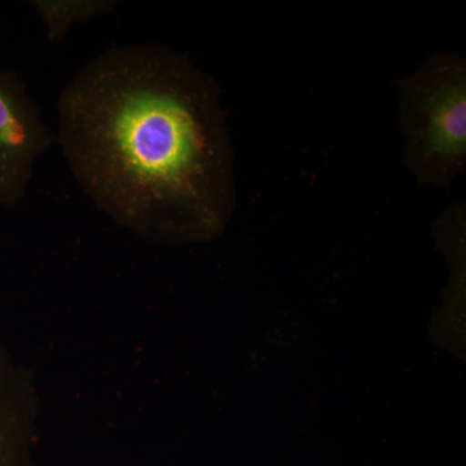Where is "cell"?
I'll list each match as a JSON object with an SVG mask.
<instances>
[{
	"mask_svg": "<svg viewBox=\"0 0 466 466\" xmlns=\"http://www.w3.org/2000/svg\"><path fill=\"white\" fill-rule=\"evenodd\" d=\"M56 142L87 198L146 240L202 244L236 210L235 150L213 76L161 43L116 46L61 92Z\"/></svg>",
	"mask_w": 466,
	"mask_h": 466,
	"instance_id": "cell-1",
	"label": "cell"
},
{
	"mask_svg": "<svg viewBox=\"0 0 466 466\" xmlns=\"http://www.w3.org/2000/svg\"><path fill=\"white\" fill-rule=\"evenodd\" d=\"M397 87L404 164L420 184L449 189L466 167L465 58L434 52Z\"/></svg>",
	"mask_w": 466,
	"mask_h": 466,
	"instance_id": "cell-2",
	"label": "cell"
},
{
	"mask_svg": "<svg viewBox=\"0 0 466 466\" xmlns=\"http://www.w3.org/2000/svg\"><path fill=\"white\" fill-rule=\"evenodd\" d=\"M55 142L23 81L0 70V208L23 200L36 162Z\"/></svg>",
	"mask_w": 466,
	"mask_h": 466,
	"instance_id": "cell-3",
	"label": "cell"
},
{
	"mask_svg": "<svg viewBox=\"0 0 466 466\" xmlns=\"http://www.w3.org/2000/svg\"><path fill=\"white\" fill-rule=\"evenodd\" d=\"M38 389L30 370L0 346V466H43Z\"/></svg>",
	"mask_w": 466,
	"mask_h": 466,
	"instance_id": "cell-4",
	"label": "cell"
},
{
	"mask_svg": "<svg viewBox=\"0 0 466 466\" xmlns=\"http://www.w3.org/2000/svg\"><path fill=\"white\" fill-rule=\"evenodd\" d=\"M33 8L46 26L48 42H60L75 24L108 15L116 0H34Z\"/></svg>",
	"mask_w": 466,
	"mask_h": 466,
	"instance_id": "cell-5",
	"label": "cell"
}]
</instances>
